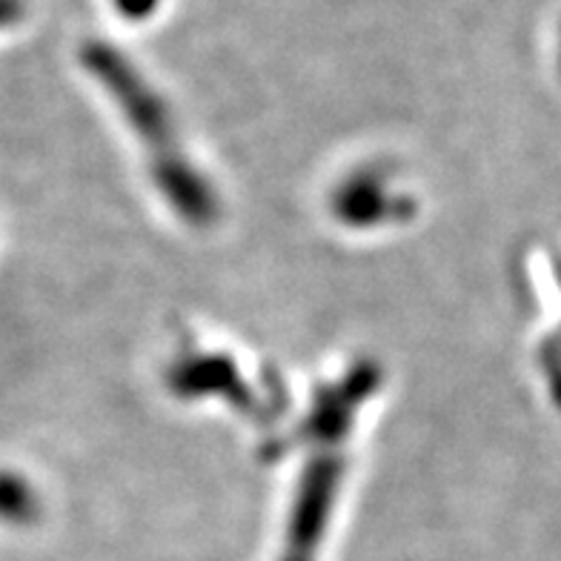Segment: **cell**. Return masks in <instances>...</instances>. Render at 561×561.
<instances>
[{
	"mask_svg": "<svg viewBox=\"0 0 561 561\" xmlns=\"http://www.w3.org/2000/svg\"><path fill=\"white\" fill-rule=\"evenodd\" d=\"M118 3L124 12H129V15H144V12H149V9L156 7V0H118Z\"/></svg>",
	"mask_w": 561,
	"mask_h": 561,
	"instance_id": "obj_1",
	"label": "cell"
},
{
	"mask_svg": "<svg viewBox=\"0 0 561 561\" xmlns=\"http://www.w3.org/2000/svg\"><path fill=\"white\" fill-rule=\"evenodd\" d=\"M12 12H15V3H12V0H0V23L7 21V18H12Z\"/></svg>",
	"mask_w": 561,
	"mask_h": 561,
	"instance_id": "obj_2",
	"label": "cell"
}]
</instances>
